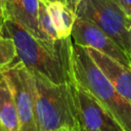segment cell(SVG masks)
I'll list each match as a JSON object with an SVG mask.
<instances>
[{"label": "cell", "instance_id": "obj_11", "mask_svg": "<svg viewBox=\"0 0 131 131\" xmlns=\"http://www.w3.org/2000/svg\"><path fill=\"white\" fill-rule=\"evenodd\" d=\"M58 39L71 37L76 14L62 2L46 3Z\"/></svg>", "mask_w": 131, "mask_h": 131}, {"label": "cell", "instance_id": "obj_5", "mask_svg": "<svg viewBox=\"0 0 131 131\" xmlns=\"http://www.w3.org/2000/svg\"><path fill=\"white\" fill-rule=\"evenodd\" d=\"M6 79L18 118V131H38L36 123L35 80L24 63L16 61L1 72Z\"/></svg>", "mask_w": 131, "mask_h": 131}, {"label": "cell", "instance_id": "obj_8", "mask_svg": "<svg viewBox=\"0 0 131 131\" xmlns=\"http://www.w3.org/2000/svg\"><path fill=\"white\" fill-rule=\"evenodd\" d=\"M86 49L91 58L111 81L120 95L131 104V69L121 64L120 62L95 49Z\"/></svg>", "mask_w": 131, "mask_h": 131}, {"label": "cell", "instance_id": "obj_6", "mask_svg": "<svg viewBox=\"0 0 131 131\" xmlns=\"http://www.w3.org/2000/svg\"><path fill=\"white\" fill-rule=\"evenodd\" d=\"M74 94L80 131H125L97 100L76 83Z\"/></svg>", "mask_w": 131, "mask_h": 131}, {"label": "cell", "instance_id": "obj_16", "mask_svg": "<svg viewBox=\"0 0 131 131\" xmlns=\"http://www.w3.org/2000/svg\"><path fill=\"white\" fill-rule=\"evenodd\" d=\"M6 20L3 8L0 6V35H2V31H3V27H4V23Z\"/></svg>", "mask_w": 131, "mask_h": 131}, {"label": "cell", "instance_id": "obj_15", "mask_svg": "<svg viewBox=\"0 0 131 131\" xmlns=\"http://www.w3.org/2000/svg\"><path fill=\"white\" fill-rule=\"evenodd\" d=\"M80 1L81 0H66V5L72 10V11H76V9H77V6H78V4L80 3Z\"/></svg>", "mask_w": 131, "mask_h": 131}, {"label": "cell", "instance_id": "obj_13", "mask_svg": "<svg viewBox=\"0 0 131 131\" xmlns=\"http://www.w3.org/2000/svg\"><path fill=\"white\" fill-rule=\"evenodd\" d=\"M17 61L16 48L13 40L0 35V72L11 67Z\"/></svg>", "mask_w": 131, "mask_h": 131}, {"label": "cell", "instance_id": "obj_17", "mask_svg": "<svg viewBox=\"0 0 131 131\" xmlns=\"http://www.w3.org/2000/svg\"><path fill=\"white\" fill-rule=\"evenodd\" d=\"M127 55L129 57V62H130V69H131V27H130V48L127 52Z\"/></svg>", "mask_w": 131, "mask_h": 131}, {"label": "cell", "instance_id": "obj_20", "mask_svg": "<svg viewBox=\"0 0 131 131\" xmlns=\"http://www.w3.org/2000/svg\"><path fill=\"white\" fill-rule=\"evenodd\" d=\"M0 6L3 8V0H0Z\"/></svg>", "mask_w": 131, "mask_h": 131}, {"label": "cell", "instance_id": "obj_18", "mask_svg": "<svg viewBox=\"0 0 131 131\" xmlns=\"http://www.w3.org/2000/svg\"><path fill=\"white\" fill-rule=\"evenodd\" d=\"M55 131H80L79 129H74V128H68V127H63V128H59Z\"/></svg>", "mask_w": 131, "mask_h": 131}, {"label": "cell", "instance_id": "obj_1", "mask_svg": "<svg viewBox=\"0 0 131 131\" xmlns=\"http://www.w3.org/2000/svg\"><path fill=\"white\" fill-rule=\"evenodd\" d=\"M2 35L13 40L17 61L45 76L56 84H74L72 66V38L44 41L35 38L16 23L6 19Z\"/></svg>", "mask_w": 131, "mask_h": 131}, {"label": "cell", "instance_id": "obj_19", "mask_svg": "<svg viewBox=\"0 0 131 131\" xmlns=\"http://www.w3.org/2000/svg\"><path fill=\"white\" fill-rule=\"evenodd\" d=\"M46 3H50V2H62L66 4V0H44Z\"/></svg>", "mask_w": 131, "mask_h": 131}, {"label": "cell", "instance_id": "obj_12", "mask_svg": "<svg viewBox=\"0 0 131 131\" xmlns=\"http://www.w3.org/2000/svg\"><path fill=\"white\" fill-rule=\"evenodd\" d=\"M38 24L42 37L45 41H56L58 40L56 31L54 29L51 16L49 14L47 4L44 0H39V11H38Z\"/></svg>", "mask_w": 131, "mask_h": 131}, {"label": "cell", "instance_id": "obj_9", "mask_svg": "<svg viewBox=\"0 0 131 131\" xmlns=\"http://www.w3.org/2000/svg\"><path fill=\"white\" fill-rule=\"evenodd\" d=\"M3 11L6 19L16 23L35 38L44 40L38 24L39 0H3Z\"/></svg>", "mask_w": 131, "mask_h": 131}, {"label": "cell", "instance_id": "obj_7", "mask_svg": "<svg viewBox=\"0 0 131 131\" xmlns=\"http://www.w3.org/2000/svg\"><path fill=\"white\" fill-rule=\"evenodd\" d=\"M71 38L74 44L85 48L95 49L121 64L130 68L127 53L94 24L76 16Z\"/></svg>", "mask_w": 131, "mask_h": 131}, {"label": "cell", "instance_id": "obj_2", "mask_svg": "<svg viewBox=\"0 0 131 131\" xmlns=\"http://www.w3.org/2000/svg\"><path fill=\"white\" fill-rule=\"evenodd\" d=\"M72 66L75 83L97 100L125 131H131V104L120 95L85 47L73 43Z\"/></svg>", "mask_w": 131, "mask_h": 131}, {"label": "cell", "instance_id": "obj_3", "mask_svg": "<svg viewBox=\"0 0 131 131\" xmlns=\"http://www.w3.org/2000/svg\"><path fill=\"white\" fill-rule=\"evenodd\" d=\"M31 73L35 80L38 131H55L63 127L79 129L74 84H56L38 72Z\"/></svg>", "mask_w": 131, "mask_h": 131}, {"label": "cell", "instance_id": "obj_4", "mask_svg": "<svg viewBox=\"0 0 131 131\" xmlns=\"http://www.w3.org/2000/svg\"><path fill=\"white\" fill-rule=\"evenodd\" d=\"M75 14L94 24L128 52L131 19L112 0H81Z\"/></svg>", "mask_w": 131, "mask_h": 131}, {"label": "cell", "instance_id": "obj_10", "mask_svg": "<svg viewBox=\"0 0 131 131\" xmlns=\"http://www.w3.org/2000/svg\"><path fill=\"white\" fill-rule=\"evenodd\" d=\"M0 131H18V118L10 87L0 72Z\"/></svg>", "mask_w": 131, "mask_h": 131}, {"label": "cell", "instance_id": "obj_14", "mask_svg": "<svg viewBox=\"0 0 131 131\" xmlns=\"http://www.w3.org/2000/svg\"><path fill=\"white\" fill-rule=\"evenodd\" d=\"M131 19V0H112Z\"/></svg>", "mask_w": 131, "mask_h": 131}]
</instances>
